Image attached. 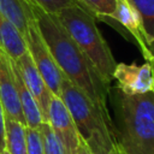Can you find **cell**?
Returning a JSON list of instances; mask_svg holds the SVG:
<instances>
[{"label": "cell", "mask_w": 154, "mask_h": 154, "mask_svg": "<svg viewBox=\"0 0 154 154\" xmlns=\"http://www.w3.org/2000/svg\"><path fill=\"white\" fill-rule=\"evenodd\" d=\"M91 154H122L113 131H99L84 140Z\"/></svg>", "instance_id": "2e32d148"}, {"label": "cell", "mask_w": 154, "mask_h": 154, "mask_svg": "<svg viewBox=\"0 0 154 154\" xmlns=\"http://www.w3.org/2000/svg\"><path fill=\"white\" fill-rule=\"evenodd\" d=\"M14 64H16L22 78H23V82L25 83L26 88L29 89V91L32 94V96L37 101L38 107L42 112L45 123H47L48 106H49V102H51L53 94L51 93V90L48 89L42 76L37 71V69H36L31 57L29 55L28 51L19 59H17L14 61Z\"/></svg>", "instance_id": "30bf717a"}, {"label": "cell", "mask_w": 154, "mask_h": 154, "mask_svg": "<svg viewBox=\"0 0 154 154\" xmlns=\"http://www.w3.org/2000/svg\"><path fill=\"white\" fill-rule=\"evenodd\" d=\"M12 67L14 72V81H16V87H17L18 97L20 102V108H22V113L25 120V126L31 128V129H38L41 124L45 123L38 103L32 96V94L29 91V89L26 88L25 83L23 82V78L13 60H12Z\"/></svg>", "instance_id": "8fae6325"}, {"label": "cell", "mask_w": 154, "mask_h": 154, "mask_svg": "<svg viewBox=\"0 0 154 154\" xmlns=\"http://www.w3.org/2000/svg\"><path fill=\"white\" fill-rule=\"evenodd\" d=\"M59 97L69 109L83 140H87L93 134L99 131L108 130L114 132V124L111 119V116L97 107L66 77L63 78Z\"/></svg>", "instance_id": "277c9868"}, {"label": "cell", "mask_w": 154, "mask_h": 154, "mask_svg": "<svg viewBox=\"0 0 154 154\" xmlns=\"http://www.w3.org/2000/svg\"><path fill=\"white\" fill-rule=\"evenodd\" d=\"M24 40L26 43V51L31 57L37 71L46 82L48 89L53 95L60 96L64 75L54 61L47 45L45 43L36 22H32L30 24L26 34L24 35Z\"/></svg>", "instance_id": "5b68a950"}, {"label": "cell", "mask_w": 154, "mask_h": 154, "mask_svg": "<svg viewBox=\"0 0 154 154\" xmlns=\"http://www.w3.org/2000/svg\"><path fill=\"white\" fill-rule=\"evenodd\" d=\"M77 1L83 8H85L96 19L106 22L107 24L112 25L116 30L122 32L124 36H126L125 32L122 30V28L113 20L116 0H77Z\"/></svg>", "instance_id": "9a60e30c"}, {"label": "cell", "mask_w": 154, "mask_h": 154, "mask_svg": "<svg viewBox=\"0 0 154 154\" xmlns=\"http://www.w3.org/2000/svg\"><path fill=\"white\" fill-rule=\"evenodd\" d=\"M150 64H152V65H153V67H154V60H153V63H150Z\"/></svg>", "instance_id": "d4e9b609"}, {"label": "cell", "mask_w": 154, "mask_h": 154, "mask_svg": "<svg viewBox=\"0 0 154 154\" xmlns=\"http://www.w3.org/2000/svg\"><path fill=\"white\" fill-rule=\"evenodd\" d=\"M32 8L38 31L64 77L81 89L105 113L109 114L107 106L109 84L100 77L90 60L54 14L46 13L35 6Z\"/></svg>", "instance_id": "6da1fadb"}, {"label": "cell", "mask_w": 154, "mask_h": 154, "mask_svg": "<svg viewBox=\"0 0 154 154\" xmlns=\"http://www.w3.org/2000/svg\"><path fill=\"white\" fill-rule=\"evenodd\" d=\"M142 18L149 45L154 41V0H129Z\"/></svg>", "instance_id": "e0dca14e"}, {"label": "cell", "mask_w": 154, "mask_h": 154, "mask_svg": "<svg viewBox=\"0 0 154 154\" xmlns=\"http://www.w3.org/2000/svg\"><path fill=\"white\" fill-rule=\"evenodd\" d=\"M122 154H124V153H123V152H122Z\"/></svg>", "instance_id": "484cf974"}, {"label": "cell", "mask_w": 154, "mask_h": 154, "mask_svg": "<svg viewBox=\"0 0 154 154\" xmlns=\"http://www.w3.org/2000/svg\"><path fill=\"white\" fill-rule=\"evenodd\" d=\"M5 112L0 101V153L6 148V142H5Z\"/></svg>", "instance_id": "44dd1931"}, {"label": "cell", "mask_w": 154, "mask_h": 154, "mask_svg": "<svg viewBox=\"0 0 154 154\" xmlns=\"http://www.w3.org/2000/svg\"><path fill=\"white\" fill-rule=\"evenodd\" d=\"M75 154H91L90 150H89V148H88V146H87V143L84 142L83 138H82V141H81V143H79V146H78V148H77V150H76Z\"/></svg>", "instance_id": "7402d4cb"}, {"label": "cell", "mask_w": 154, "mask_h": 154, "mask_svg": "<svg viewBox=\"0 0 154 154\" xmlns=\"http://www.w3.org/2000/svg\"><path fill=\"white\" fill-rule=\"evenodd\" d=\"M149 49H150V52H152V54H153V57H154V41L149 45Z\"/></svg>", "instance_id": "603a6c76"}, {"label": "cell", "mask_w": 154, "mask_h": 154, "mask_svg": "<svg viewBox=\"0 0 154 154\" xmlns=\"http://www.w3.org/2000/svg\"><path fill=\"white\" fill-rule=\"evenodd\" d=\"M113 81H116L120 93L126 95L154 91V67L148 61L142 65L117 63L113 71Z\"/></svg>", "instance_id": "8992f818"}, {"label": "cell", "mask_w": 154, "mask_h": 154, "mask_svg": "<svg viewBox=\"0 0 154 154\" xmlns=\"http://www.w3.org/2000/svg\"><path fill=\"white\" fill-rule=\"evenodd\" d=\"M0 14L11 22L23 36L35 22L34 8L29 0H0Z\"/></svg>", "instance_id": "7c38bea8"}, {"label": "cell", "mask_w": 154, "mask_h": 154, "mask_svg": "<svg viewBox=\"0 0 154 154\" xmlns=\"http://www.w3.org/2000/svg\"><path fill=\"white\" fill-rule=\"evenodd\" d=\"M26 126L20 122L5 119V142L10 154H26Z\"/></svg>", "instance_id": "5bb4252c"}, {"label": "cell", "mask_w": 154, "mask_h": 154, "mask_svg": "<svg viewBox=\"0 0 154 154\" xmlns=\"http://www.w3.org/2000/svg\"><path fill=\"white\" fill-rule=\"evenodd\" d=\"M0 49L14 61L26 52V43L22 32L1 14H0Z\"/></svg>", "instance_id": "4fadbf2b"}, {"label": "cell", "mask_w": 154, "mask_h": 154, "mask_svg": "<svg viewBox=\"0 0 154 154\" xmlns=\"http://www.w3.org/2000/svg\"><path fill=\"white\" fill-rule=\"evenodd\" d=\"M113 20L123 29L126 36H131L140 52L148 63H153L154 57L149 49V42L143 28L142 18L129 0H116Z\"/></svg>", "instance_id": "ba28073f"}, {"label": "cell", "mask_w": 154, "mask_h": 154, "mask_svg": "<svg viewBox=\"0 0 154 154\" xmlns=\"http://www.w3.org/2000/svg\"><path fill=\"white\" fill-rule=\"evenodd\" d=\"M0 154H10V153H8V152H7L6 149H4V150H2V152H1Z\"/></svg>", "instance_id": "cb8c5ba5"}, {"label": "cell", "mask_w": 154, "mask_h": 154, "mask_svg": "<svg viewBox=\"0 0 154 154\" xmlns=\"http://www.w3.org/2000/svg\"><path fill=\"white\" fill-rule=\"evenodd\" d=\"M0 101L6 118L25 125L14 81L12 59L0 49Z\"/></svg>", "instance_id": "9c48e42d"}, {"label": "cell", "mask_w": 154, "mask_h": 154, "mask_svg": "<svg viewBox=\"0 0 154 154\" xmlns=\"http://www.w3.org/2000/svg\"><path fill=\"white\" fill-rule=\"evenodd\" d=\"M117 118L114 136L124 154H154V91L120 93Z\"/></svg>", "instance_id": "7a4b0ae2"}, {"label": "cell", "mask_w": 154, "mask_h": 154, "mask_svg": "<svg viewBox=\"0 0 154 154\" xmlns=\"http://www.w3.org/2000/svg\"><path fill=\"white\" fill-rule=\"evenodd\" d=\"M29 1L32 6L49 14H57L64 8L79 5L77 0H29Z\"/></svg>", "instance_id": "d6986e66"}, {"label": "cell", "mask_w": 154, "mask_h": 154, "mask_svg": "<svg viewBox=\"0 0 154 154\" xmlns=\"http://www.w3.org/2000/svg\"><path fill=\"white\" fill-rule=\"evenodd\" d=\"M26 154H45L42 136L38 129L26 128Z\"/></svg>", "instance_id": "ffe728a7"}, {"label": "cell", "mask_w": 154, "mask_h": 154, "mask_svg": "<svg viewBox=\"0 0 154 154\" xmlns=\"http://www.w3.org/2000/svg\"><path fill=\"white\" fill-rule=\"evenodd\" d=\"M47 123L51 125L53 132L59 138L66 154H75L82 141V137L69 109L59 96L53 95L51 99Z\"/></svg>", "instance_id": "52a82bcc"}, {"label": "cell", "mask_w": 154, "mask_h": 154, "mask_svg": "<svg viewBox=\"0 0 154 154\" xmlns=\"http://www.w3.org/2000/svg\"><path fill=\"white\" fill-rule=\"evenodd\" d=\"M54 16L90 60L100 77L111 85L117 61L97 28L96 18L81 5L64 8Z\"/></svg>", "instance_id": "3957f363"}, {"label": "cell", "mask_w": 154, "mask_h": 154, "mask_svg": "<svg viewBox=\"0 0 154 154\" xmlns=\"http://www.w3.org/2000/svg\"><path fill=\"white\" fill-rule=\"evenodd\" d=\"M38 130L42 136L45 154H66L63 144L60 143L59 138L55 136L48 123H42Z\"/></svg>", "instance_id": "ac0fdd59"}]
</instances>
